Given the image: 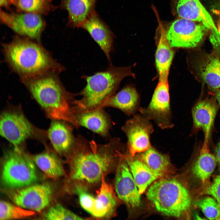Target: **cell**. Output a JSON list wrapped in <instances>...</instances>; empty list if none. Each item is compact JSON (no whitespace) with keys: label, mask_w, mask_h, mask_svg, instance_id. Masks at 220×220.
Listing matches in <instances>:
<instances>
[{"label":"cell","mask_w":220,"mask_h":220,"mask_svg":"<svg viewBox=\"0 0 220 220\" xmlns=\"http://www.w3.org/2000/svg\"><path fill=\"white\" fill-rule=\"evenodd\" d=\"M114 184L118 197L128 207L136 208L141 206V194L126 161L118 165Z\"/></svg>","instance_id":"4fadbf2b"},{"label":"cell","mask_w":220,"mask_h":220,"mask_svg":"<svg viewBox=\"0 0 220 220\" xmlns=\"http://www.w3.org/2000/svg\"><path fill=\"white\" fill-rule=\"evenodd\" d=\"M138 111L163 130L173 127L168 81H159L149 105L146 108L140 107Z\"/></svg>","instance_id":"9c48e42d"},{"label":"cell","mask_w":220,"mask_h":220,"mask_svg":"<svg viewBox=\"0 0 220 220\" xmlns=\"http://www.w3.org/2000/svg\"><path fill=\"white\" fill-rule=\"evenodd\" d=\"M128 165L139 193L141 195L147 187L160 178L139 158L123 155Z\"/></svg>","instance_id":"44dd1931"},{"label":"cell","mask_w":220,"mask_h":220,"mask_svg":"<svg viewBox=\"0 0 220 220\" xmlns=\"http://www.w3.org/2000/svg\"><path fill=\"white\" fill-rule=\"evenodd\" d=\"M76 188L81 206L85 210L92 215L94 208L96 197L88 193L80 186H77Z\"/></svg>","instance_id":"1f68e13d"},{"label":"cell","mask_w":220,"mask_h":220,"mask_svg":"<svg viewBox=\"0 0 220 220\" xmlns=\"http://www.w3.org/2000/svg\"><path fill=\"white\" fill-rule=\"evenodd\" d=\"M195 22L180 18L172 23L166 35L172 47L194 48L200 43L208 29Z\"/></svg>","instance_id":"30bf717a"},{"label":"cell","mask_w":220,"mask_h":220,"mask_svg":"<svg viewBox=\"0 0 220 220\" xmlns=\"http://www.w3.org/2000/svg\"><path fill=\"white\" fill-rule=\"evenodd\" d=\"M61 121L53 120L47 134L54 149L62 155L71 151L75 139L71 128Z\"/></svg>","instance_id":"ac0fdd59"},{"label":"cell","mask_w":220,"mask_h":220,"mask_svg":"<svg viewBox=\"0 0 220 220\" xmlns=\"http://www.w3.org/2000/svg\"><path fill=\"white\" fill-rule=\"evenodd\" d=\"M215 156L220 168V141L217 144L215 148Z\"/></svg>","instance_id":"e575fe53"},{"label":"cell","mask_w":220,"mask_h":220,"mask_svg":"<svg viewBox=\"0 0 220 220\" xmlns=\"http://www.w3.org/2000/svg\"><path fill=\"white\" fill-rule=\"evenodd\" d=\"M204 191L206 194L212 196L220 206V175L216 176L206 186Z\"/></svg>","instance_id":"d6a6232c"},{"label":"cell","mask_w":220,"mask_h":220,"mask_svg":"<svg viewBox=\"0 0 220 220\" xmlns=\"http://www.w3.org/2000/svg\"><path fill=\"white\" fill-rule=\"evenodd\" d=\"M150 120L141 113L135 114L123 127L122 130L127 138V146L130 156H134L151 146L150 138L154 129Z\"/></svg>","instance_id":"8fae6325"},{"label":"cell","mask_w":220,"mask_h":220,"mask_svg":"<svg viewBox=\"0 0 220 220\" xmlns=\"http://www.w3.org/2000/svg\"><path fill=\"white\" fill-rule=\"evenodd\" d=\"M141 153L139 158L160 178L166 177L173 171L169 156L152 146Z\"/></svg>","instance_id":"cb8c5ba5"},{"label":"cell","mask_w":220,"mask_h":220,"mask_svg":"<svg viewBox=\"0 0 220 220\" xmlns=\"http://www.w3.org/2000/svg\"><path fill=\"white\" fill-rule=\"evenodd\" d=\"M105 107L118 108L129 116L134 115L140 108L139 95L134 87L125 86L108 99L103 106Z\"/></svg>","instance_id":"ffe728a7"},{"label":"cell","mask_w":220,"mask_h":220,"mask_svg":"<svg viewBox=\"0 0 220 220\" xmlns=\"http://www.w3.org/2000/svg\"><path fill=\"white\" fill-rule=\"evenodd\" d=\"M5 191L16 205L38 212L49 205L53 194L52 186L47 183L33 184L19 188L7 189Z\"/></svg>","instance_id":"ba28073f"},{"label":"cell","mask_w":220,"mask_h":220,"mask_svg":"<svg viewBox=\"0 0 220 220\" xmlns=\"http://www.w3.org/2000/svg\"><path fill=\"white\" fill-rule=\"evenodd\" d=\"M208 142V140H204L192 169L193 174L203 183H205L209 179L215 168L217 161L215 156L210 151Z\"/></svg>","instance_id":"d4e9b609"},{"label":"cell","mask_w":220,"mask_h":220,"mask_svg":"<svg viewBox=\"0 0 220 220\" xmlns=\"http://www.w3.org/2000/svg\"><path fill=\"white\" fill-rule=\"evenodd\" d=\"M13 0H0L1 7H4L6 9H10V6L13 4Z\"/></svg>","instance_id":"836d02e7"},{"label":"cell","mask_w":220,"mask_h":220,"mask_svg":"<svg viewBox=\"0 0 220 220\" xmlns=\"http://www.w3.org/2000/svg\"><path fill=\"white\" fill-rule=\"evenodd\" d=\"M1 22L17 34L38 41L46 26L40 14L29 13L4 11L1 9Z\"/></svg>","instance_id":"7c38bea8"},{"label":"cell","mask_w":220,"mask_h":220,"mask_svg":"<svg viewBox=\"0 0 220 220\" xmlns=\"http://www.w3.org/2000/svg\"><path fill=\"white\" fill-rule=\"evenodd\" d=\"M97 0H61L59 7L68 13L67 25L73 28H81L95 11Z\"/></svg>","instance_id":"e0dca14e"},{"label":"cell","mask_w":220,"mask_h":220,"mask_svg":"<svg viewBox=\"0 0 220 220\" xmlns=\"http://www.w3.org/2000/svg\"><path fill=\"white\" fill-rule=\"evenodd\" d=\"M58 74L49 72L22 80L49 118L68 122L78 128L74 109L75 99L61 83Z\"/></svg>","instance_id":"7a4b0ae2"},{"label":"cell","mask_w":220,"mask_h":220,"mask_svg":"<svg viewBox=\"0 0 220 220\" xmlns=\"http://www.w3.org/2000/svg\"><path fill=\"white\" fill-rule=\"evenodd\" d=\"M76 116L79 125L103 136L108 135L110 122L102 108L79 113Z\"/></svg>","instance_id":"7402d4cb"},{"label":"cell","mask_w":220,"mask_h":220,"mask_svg":"<svg viewBox=\"0 0 220 220\" xmlns=\"http://www.w3.org/2000/svg\"><path fill=\"white\" fill-rule=\"evenodd\" d=\"M160 33L156 53L155 61L159 81L167 82L169 69L174 52L167 37L166 32L160 24Z\"/></svg>","instance_id":"d6986e66"},{"label":"cell","mask_w":220,"mask_h":220,"mask_svg":"<svg viewBox=\"0 0 220 220\" xmlns=\"http://www.w3.org/2000/svg\"><path fill=\"white\" fill-rule=\"evenodd\" d=\"M120 140L112 139L100 145L81 137L75 139L70 158V176L74 180L95 183L110 169L115 152L122 145Z\"/></svg>","instance_id":"6da1fadb"},{"label":"cell","mask_w":220,"mask_h":220,"mask_svg":"<svg viewBox=\"0 0 220 220\" xmlns=\"http://www.w3.org/2000/svg\"><path fill=\"white\" fill-rule=\"evenodd\" d=\"M215 61L220 76V61L218 59L215 58Z\"/></svg>","instance_id":"8d00e7d4"},{"label":"cell","mask_w":220,"mask_h":220,"mask_svg":"<svg viewBox=\"0 0 220 220\" xmlns=\"http://www.w3.org/2000/svg\"><path fill=\"white\" fill-rule=\"evenodd\" d=\"M134 75L130 67H115L111 64L105 71L91 76H83L86 84L80 93L82 98L74 101L75 114L102 108L105 102L115 94L122 80Z\"/></svg>","instance_id":"277c9868"},{"label":"cell","mask_w":220,"mask_h":220,"mask_svg":"<svg viewBox=\"0 0 220 220\" xmlns=\"http://www.w3.org/2000/svg\"><path fill=\"white\" fill-rule=\"evenodd\" d=\"M35 213L34 211L25 209L8 201H0V220L23 218L31 216Z\"/></svg>","instance_id":"83f0119b"},{"label":"cell","mask_w":220,"mask_h":220,"mask_svg":"<svg viewBox=\"0 0 220 220\" xmlns=\"http://www.w3.org/2000/svg\"><path fill=\"white\" fill-rule=\"evenodd\" d=\"M52 0H13V4L19 12L46 15L57 7L52 3Z\"/></svg>","instance_id":"4316f807"},{"label":"cell","mask_w":220,"mask_h":220,"mask_svg":"<svg viewBox=\"0 0 220 220\" xmlns=\"http://www.w3.org/2000/svg\"><path fill=\"white\" fill-rule=\"evenodd\" d=\"M7 63L22 79L49 72L59 73L64 68L39 44L16 36L3 45Z\"/></svg>","instance_id":"3957f363"},{"label":"cell","mask_w":220,"mask_h":220,"mask_svg":"<svg viewBox=\"0 0 220 220\" xmlns=\"http://www.w3.org/2000/svg\"><path fill=\"white\" fill-rule=\"evenodd\" d=\"M218 10H216L217 11H220V5H219L218 6ZM220 13V12H219V13Z\"/></svg>","instance_id":"f35d334b"},{"label":"cell","mask_w":220,"mask_h":220,"mask_svg":"<svg viewBox=\"0 0 220 220\" xmlns=\"http://www.w3.org/2000/svg\"><path fill=\"white\" fill-rule=\"evenodd\" d=\"M3 159L2 179L3 185L7 189L27 186L38 180L32 158L21 148L8 151Z\"/></svg>","instance_id":"8992f818"},{"label":"cell","mask_w":220,"mask_h":220,"mask_svg":"<svg viewBox=\"0 0 220 220\" xmlns=\"http://www.w3.org/2000/svg\"><path fill=\"white\" fill-rule=\"evenodd\" d=\"M219 17L217 21V29L220 35V13H219Z\"/></svg>","instance_id":"74e56055"},{"label":"cell","mask_w":220,"mask_h":220,"mask_svg":"<svg viewBox=\"0 0 220 220\" xmlns=\"http://www.w3.org/2000/svg\"><path fill=\"white\" fill-rule=\"evenodd\" d=\"M213 198L207 197L196 201L195 203L208 219L220 220V206Z\"/></svg>","instance_id":"f546056e"},{"label":"cell","mask_w":220,"mask_h":220,"mask_svg":"<svg viewBox=\"0 0 220 220\" xmlns=\"http://www.w3.org/2000/svg\"><path fill=\"white\" fill-rule=\"evenodd\" d=\"M81 28L88 32L104 52L110 64H112L110 54L113 49L115 35L96 11L88 18Z\"/></svg>","instance_id":"5bb4252c"},{"label":"cell","mask_w":220,"mask_h":220,"mask_svg":"<svg viewBox=\"0 0 220 220\" xmlns=\"http://www.w3.org/2000/svg\"><path fill=\"white\" fill-rule=\"evenodd\" d=\"M100 190L96 197L92 215L98 218L109 216L114 211L117 199L112 187L105 181L104 176Z\"/></svg>","instance_id":"603a6c76"},{"label":"cell","mask_w":220,"mask_h":220,"mask_svg":"<svg viewBox=\"0 0 220 220\" xmlns=\"http://www.w3.org/2000/svg\"><path fill=\"white\" fill-rule=\"evenodd\" d=\"M218 105L212 99H206L198 101L192 109L193 127L202 130L205 139L208 140L218 110Z\"/></svg>","instance_id":"9a60e30c"},{"label":"cell","mask_w":220,"mask_h":220,"mask_svg":"<svg viewBox=\"0 0 220 220\" xmlns=\"http://www.w3.org/2000/svg\"><path fill=\"white\" fill-rule=\"evenodd\" d=\"M201 73L204 80L211 88L216 90L220 88V76L215 58L209 60L203 66Z\"/></svg>","instance_id":"f1b7e54d"},{"label":"cell","mask_w":220,"mask_h":220,"mask_svg":"<svg viewBox=\"0 0 220 220\" xmlns=\"http://www.w3.org/2000/svg\"><path fill=\"white\" fill-rule=\"evenodd\" d=\"M176 9L180 18L200 22L212 32L219 34L211 16L199 0H178Z\"/></svg>","instance_id":"2e32d148"},{"label":"cell","mask_w":220,"mask_h":220,"mask_svg":"<svg viewBox=\"0 0 220 220\" xmlns=\"http://www.w3.org/2000/svg\"><path fill=\"white\" fill-rule=\"evenodd\" d=\"M35 163L48 178L56 180L64 174L61 162L53 153L49 151L32 157Z\"/></svg>","instance_id":"484cf974"},{"label":"cell","mask_w":220,"mask_h":220,"mask_svg":"<svg viewBox=\"0 0 220 220\" xmlns=\"http://www.w3.org/2000/svg\"><path fill=\"white\" fill-rule=\"evenodd\" d=\"M146 196L157 211L168 217H181L191 204L187 188L173 178L165 177L155 181L148 190Z\"/></svg>","instance_id":"5b68a950"},{"label":"cell","mask_w":220,"mask_h":220,"mask_svg":"<svg viewBox=\"0 0 220 220\" xmlns=\"http://www.w3.org/2000/svg\"><path fill=\"white\" fill-rule=\"evenodd\" d=\"M216 93V97L218 105H220V89H219Z\"/></svg>","instance_id":"d590c367"},{"label":"cell","mask_w":220,"mask_h":220,"mask_svg":"<svg viewBox=\"0 0 220 220\" xmlns=\"http://www.w3.org/2000/svg\"><path fill=\"white\" fill-rule=\"evenodd\" d=\"M0 134L18 149L26 140L35 138L45 143L47 131L35 127L23 113L17 110H6L0 118Z\"/></svg>","instance_id":"52a82bcc"},{"label":"cell","mask_w":220,"mask_h":220,"mask_svg":"<svg viewBox=\"0 0 220 220\" xmlns=\"http://www.w3.org/2000/svg\"><path fill=\"white\" fill-rule=\"evenodd\" d=\"M44 218L48 220L85 219L59 204L50 207L44 214Z\"/></svg>","instance_id":"4dcf8cb0"}]
</instances>
